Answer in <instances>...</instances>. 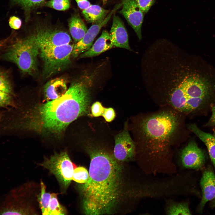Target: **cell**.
<instances>
[{"instance_id":"cell-1","label":"cell","mask_w":215,"mask_h":215,"mask_svg":"<svg viewBox=\"0 0 215 215\" xmlns=\"http://www.w3.org/2000/svg\"><path fill=\"white\" fill-rule=\"evenodd\" d=\"M88 151L90 158L89 179L80 188L84 212L89 215L108 214L116 205L121 194V168L106 151L94 148Z\"/></svg>"},{"instance_id":"cell-2","label":"cell","mask_w":215,"mask_h":215,"mask_svg":"<svg viewBox=\"0 0 215 215\" xmlns=\"http://www.w3.org/2000/svg\"><path fill=\"white\" fill-rule=\"evenodd\" d=\"M179 124L178 116L164 111L149 116L140 123L142 141L141 165L148 175H172L177 173L171 140Z\"/></svg>"},{"instance_id":"cell-3","label":"cell","mask_w":215,"mask_h":215,"mask_svg":"<svg viewBox=\"0 0 215 215\" xmlns=\"http://www.w3.org/2000/svg\"><path fill=\"white\" fill-rule=\"evenodd\" d=\"M90 91L81 82H73L59 98L38 105L24 116V126L39 132L59 134L88 112Z\"/></svg>"},{"instance_id":"cell-4","label":"cell","mask_w":215,"mask_h":215,"mask_svg":"<svg viewBox=\"0 0 215 215\" xmlns=\"http://www.w3.org/2000/svg\"><path fill=\"white\" fill-rule=\"evenodd\" d=\"M215 99V68L199 58L193 68L171 93L170 104L178 111L189 113Z\"/></svg>"},{"instance_id":"cell-5","label":"cell","mask_w":215,"mask_h":215,"mask_svg":"<svg viewBox=\"0 0 215 215\" xmlns=\"http://www.w3.org/2000/svg\"><path fill=\"white\" fill-rule=\"evenodd\" d=\"M39 54V46L30 35L10 44L1 58L14 63L22 72L32 76L37 71V57Z\"/></svg>"},{"instance_id":"cell-6","label":"cell","mask_w":215,"mask_h":215,"mask_svg":"<svg viewBox=\"0 0 215 215\" xmlns=\"http://www.w3.org/2000/svg\"><path fill=\"white\" fill-rule=\"evenodd\" d=\"M74 45L39 48V55L43 64V74L48 78L62 71L70 62Z\"/></svg>"},{"instance_id":"cell-7","label":"cell","mask_w":215,"mask_h":215,"mask_svg":"<svg viewBox=\"0 0 215 215\" xmlns=\"http://www.w3.org/2000/svg\"><path fill=\"white\" fill-rule=\"evenodd\" d=\"M40 165L53 174L65 188L69 185L76 168L65 152L55 154Z\"/></svg>"},{"instance_id":"cell-8","label":"cell","mask_w":215,"mask_h":215,"mask_svg":"<svg viewBox=\"0 0 215 215\" xmlns=\"http://www.w3.org/2000/svg\"><path fill=\"white\" fill-rule=\"evenodd\" d=\"M30 35L39 48L67 44L71 41L70 36L67 32L46 26L38 25Z\"/></svg>"},{"instance_id":"cell-9","label":"cell","mask_w":215,"mask_h":215,"mask_svg":"<svg viewBox=\"0 0 215 215\" xmlns=\"http://www.w3.org/2000/svg\"><path fill=\"white\" fill-rule=\"evenodd\" d=\"M205 160L204 151L191 141L179 152L176 164L183 170H199L203 167Z\"/></svg>"},{"instance_id":"cell-10","label":"cell","mask_w":215,"mask_h":215,"mask_svg":"<svg viewBox=\"0 0 215 215\" xmlns=\"http://www.w3.org/2000/svg\"><path fill=\"white\" fill-rule=\"evenodd\" d=\"M122 6V3L116 5L102 22L93 24L87 30L82 38L74 45L72 53L73 57H77L90 48L95 38L101 28L108 22L113 14Z\"/></svg>"},{"instance_id":"cell-11","label":"cell","mask_w":215,"mask_h":215,"mask_svg":"<svg viewBox=\"0 0 215 215\" xmlns=\"http://www.w3.org/2000/svg\"><path fill=\"white\" fill-rule=\"evenodd\" d=\"M136 148L128 130L125 128L115 137L114 158L121 162L130 160L135 156Z\"/></svg>"},{"instance_id":"cell-12","label":"cell","mask_w":215,"mask_h":215,"mask_svg":"<svg viewBox=\"0 0 215 215\" xmlns=\"http://www.w3.org/2000/svg\"><path fill=\"white\" fill-rule=\"evenodd\" d=\"M122 7L119 13L134 30L139 40H141L143 13L134 0H122Z\"/></svg>"},{"instance_id":"cell-13","label":"cell","mask_w":215,"mask_h":215,"mask_svg":"<svg viewBox=\"0 0 215 215\" xmlns=\"http://www.w3.org/2000/svg\"><path fill=\"white\" fill-rule=\"evenodd\" d=\"M200 185L202 196L197 211L201 213L207 203L215 198V174L211 167L207 168L203 171Z\"/></svg>"},{"instance_id":"cell-14","label":"cell","mask_w":215,"mask_h":215,"mask_svg":"<svg viewBox=\"0 0 215 215\" xmlns=\"http://www.w3.org/2000/svg\"><path fill=\"white\" fill-rule=\"evenodd\" d=\"M109 33L114 47L130 50L127 32L124 24L120 18L115 14Z\"/></svg>"},{"instance_id":"cell-15","label":"cell","mask_w":215,"mask_h":215,"mask_svg":"<svg viewBox=\"0 0 215 215\" xmlns=\"http://www.w3.org/2000/svg\"><path fill=\"white\" fill-rule=\"evenodd\" d=\"M67 90L66 82L64 78L59 77L51 79L44 87V99L47 102L59 98Z\"/></svg>"},{"instance_id":"cell-16","label":"cell","mask_w":215,"mask_h":215,"mask_svg":"<svg viewBox=\"0 0 215 215\" xmlns=\"http://www.w3.org/2000/svg\"><path fill=\"white\" fill-rule=\"evenodd\" d=\"M113 47L109 33L104 30L92 46L87 50L80 54L79 57L82 58L96 56L110 49Z\"/></svg>"},{"instance_id":"cell-17","label":"cell","mask_w":215,"mask_h":215,"mask_svg":"<svg viewBox=\"0 0 215 215\" xmlns=\"http://www.w3.org/2000/svg\"><path fill=\"white\" fill-rule=\"evenodd\" d=\"M189 129L195 134L205 144L215 169V137L212 134L203 131L195 124L188 126Z\"/></svg>"},{"instance_id":"cell-18","label":"cell","mask_w":215,"mask_h":215,"mask_svg":"<svg viewBox=\"0 0 215 215\" xmlns=\"http://www.w3.org/2000/svg\"><path fill=\"white\" fill-rule=\"evenodd\" d=\"M68 26L70 35L75 43L82 38L88 30L80 16L76 14L71 17Z\"/></svg>"},{"instance_id":"cell-19","label":"cell","mask_w":215,"mask_h":215,"mask_svg":"<svg viewBox=\"0 0 215 215\" xmlns=\"http://www.w3.org/2000/svg\"><path fill=\"white\" fill-rule=\"evenodd\" d=\"M165 212L167 215H191L189 203L186 201L177 202L172 198H167Z\"/></svg>"},{"instance_id":"cell-20","label":"cell","mask_w":215,"mask_h":215,"mask_svg":"<svg viewBox=\"0 0 215 215\" xmlns=\"http://www.w3.org/2000/svg\"><path fill=\"white\" fill-rule=\"evenodd\" d=\"M109 12L98 5H91L82 10V13L86 20L94 24L102 22L106 17Z\"/></svg>"},{"instance_id":"cell-21","label":"cell","mask_w":215,"mask_h":215,"mask_svg":"<svg viewBox=\"0 0 215 215\" xmlns=\"http://www.w3.org/2000/svg\"><path fill=\"white\" fill-rule=\"evenodd\" d=\"M66 211L64 208L59 203L56 194H51V197L49 203L48 215H64Z\"/></svg>"},{"instance_id":"cell-22","label":"cell","mask_w":215,"mask_h":215,"mask_svg":"<svg viewBox=\"0 0 215 215\" xmlns=\"http://www.w3.org/2000/svg\"><path fill=\"white\" fill-rule=\"evenodd\" d=\"M41 194L39 203L43 215H48V208L51 197V194L46 191V186L44 183L41 182Z\"/></svg>"},{"instance_id":"cell-23","label":"cell","mask_w":215,"mask_h":215,"mask_svg":"<svg viewBox=\"0 0 215 215\" xmlns=\"http://www.w3.org/2000/svg\"><path fill=\"white\" fill-rule=\"evenodd\" d=\"M13 2L20 6L26 14L41 6L45 0H13Z\"/></svg>"},{"instance_id":"cell-24","label":"cell","mask_w":215,"mask_h":215,"mask_svg":"<svg viewBox=\"0 0 215 215\" xmlns=\"http://www.w3.org/2000/svg\"><path fill=\"white\" fill-rule=\"evenodd\" d=\"M89 171L83 167H76L74 170L72 177V180L81 184L87 182L89 180Z\"/></svg>"},{"instance_id":"cell-25","label":"cell","mask_w":215,"mask_h":215,"mask_svg":"<svg viewBox=\"0 0 215 215\" xmlns=\"http://www.w3.org/2000/svg\"><path fill=\"white\" fill-rule=\"evenodd\" d=\"M7 72L0 69V90L13 94L11 83Z\"/></svg>"},{"instance_id":"cell-26","label":"cell","mask_w":215,"mask_h":215,"mask_svg":"<svg viewBox=\"0 0 215 215\" xmlns=\"http://www.w3.org/2000/svg\"><path fill=\"white\" fill-rule=\"evenodd\" d=\"M46 7L59 11H65L70 7V0H51L45 4Z\"/></svg>"},{"instance_id":"cell-27","label":"cell","mask_w":215,"mask_h":215,"mask_svg":"<svg viewBox=\"0 0 215 215\" xmlns=\"http://www.w3.org/2000/svg\"><path fill=\"white\" fill-rule=\"evenodd\" d=\"M143 13H146L156 0H134Z\"/></svg>"},{"instance_id":"cell-28","label":"cell","mask_w":215,"mask_h":215,"mask_svg":"<svg viewBox=\"0 0 215 215\" xmlns=\"http://www.w3.org/2000/svg\"><path fill=\"white\" fill-rule=\"evenodd\" d=\"M11 95L0 90V106L5 107L13 105Z\"/></svg>"},{"instance_id":"cell-29","label":"cell","mask_w":215,"mask_h":215,"mask_svg":"<svg viewBox=\"0 0 215 215\" xmlns=\"http://www.w3.org/2000/svg\"><path fill=\"white\" fill-rule=\"evenodd\" d=\"M105 109V108L102 106L100 102H96L91 107L92 114L95 117L102 116Z\"/></svg>"},{"instance_id":"cell-30","label":"cell","mask_w":215,"mask_h":215,"mask_svg":"<svg viewBox=\"0 0 215 215\" xmlns=\"http://www.w3.org/2000/svg\"><path fill=\"white\" fill-rule=\"evenodd\" d=\"M9 24L11 28L15 30L19 29L22 24L21 20L15 16L10 17L9 19Z\"/></svg>"},{"instance_id":"cell-31","label":"cell","mask_w":215,"mask_h":215,"mask_svg":"<svg viewBox=\"0 0 215 215\" xmlns=\"http://www.w3.org/2000/svg\"><path fill=\"white\" fill-rule=\"evenodd\" d=\"M102 116L107 122H109L114 119L115 113L114 109L112 108H105Z\"/></svg>"},{"instance_id":"cell-32","label":"cell","mask_w":215,"mask_h":215,"mask_svg":"<svg viewBox=\"0 0 215 215\" xmlns=\"http://www.w3.org/2000/svg\"><path fill=\"white\" fill-rule=\"evenodd\" d=\"M79 7L83 10L90 6L91 4L88 0H75Z\"/></svg>"},{"instance_id":"cell-33","label":"cell","mask_w":215,"mask_h":215,"mask_svg":"<svg viewBox=\"0 0 215 215\" xmlns=\"http://www.w3.org/2000/svg\"><path fill=\"white\" fill-rule=\"evenodd\" d=\"M212 115L210 119L207 124L209 126L215 125V105L212 108Z\"/></svg>"},{"instance_id":"cell-34","label":"cell","mask_w":215,"mask_h":215,"mask_svg":"<svg viewBox=\"0 0 215 215\" xmlns=\"http://www.w3.org/2000/svg\"><path fill=\"white\" fill-rule=\"evenodd\" d=\"M11 39L10 37L0 40V50L3 48H5L7 44L10 41Z\"/></svg>"},{"instance_id":"cell-35","label":"cell","mask_w":215,"mask_h":215,"mask_svg":"<svg viewBox=\"0 0 215 215\" xmlns=\"http://www.w3.org/2000/svg\"><path fill=\"white\" fill-rule=\"evenodd\" d=\"M211 203V207L213 208L215 207V198L212 200Z\"/></svg>"},{"instance_id":"cell-36","label":"cell","mask_w":215,"mask_h":215,"mask_svg":"<svg viewBox=\"0 0 215 215\" xmlns=\"http://www.w3.org/2000/svg\"><path fill=\"white\" fill-rule=\"evenodd\" d=\"M213 131H214V136L215 137V127L214 128V130H213Z\"/></svg>"}]
</instances>
